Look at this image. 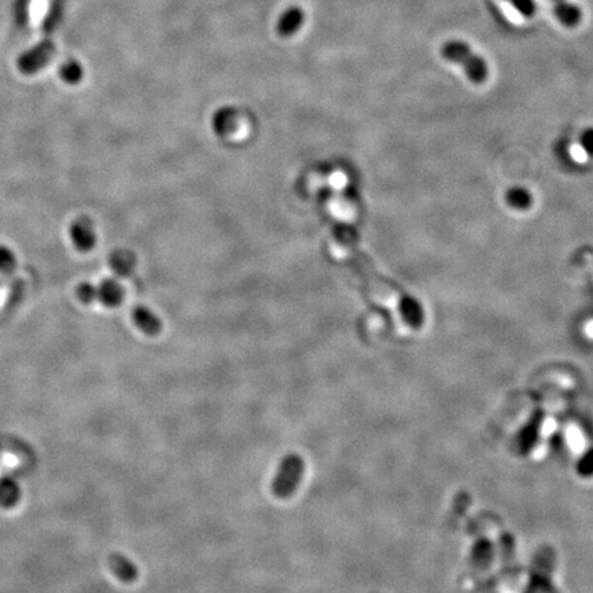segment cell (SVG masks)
Wrapping results in <instances>:
<instances>
[{"instance_id":"obj_1","label":"cell","mask_w":593,"mask_h":593,"mask_svg":"<svg viewBox=\"0 0 593 593\" xmlns=\"http://www.w3.org/2000/svg\"><path fill=\"white\" fill-rule=\"evenodd\" d=\"M441 57L458 65L474 84H483L489 77V66L471 46L463 40H448L441 47Z\"/></svg>"},{"instance_id":"obj_2","label":"cell","mask_w":593,"mask_h":593,"mask_svg":"<svg viewBox=\"0 0 593 593\" xmlns=\"http://www.w3.org/2000/svg\"><path fill=\"white\" fill-rule=\"evenodd\" d=\"M305 473V461L295 453L286 455L276 471V476L272 479L271 490L273 496L278 498H288L294 495L298 489Z\"/></svg>"},{"instance_id":"obj_3","label":"cell","mask_w":593,"mask_h":593,"mask_svg":"<svg viewBox=\"0 0 593 593\" xmlns=\"http://www.w3.org/2000/svg\"><path fill=\"white\" fill-rule=\"evenodd\" d=\"M56 51L54 44L50 40L40 41L38 46L23 53L17 61L19 72L23 75H35L40 72L53 57Z\"/></svg>"},{"instance_id":"obj_4","label":"cell","mask_w":593,"mask_h":593,"mask_svg":"<svg viewBox=\"0 0 593 593\" xmlns=\"http://www.w3.org/2000/svg\"><path fill=\"white\" fill-rule=\"evenodd\" d=\"M498 4L505 19L514 23H520L536 16L537 4L535 0H498Z\"/></svg>"},{"instance_id":"obj_5","label":"cell","mask_w":593,"mask_h":593,"mask_svg":"<svg viewBox=\"0 0 593 593\" xmlns=\"http://www.w3.org/2000/svg\"><path fill=\"white\" fill-rule=\"evenodd\" d=\"M70 239L75 248L80 251H90L96 245V232L93 223L88 219H77L70 226Z\"/></svg>"},{"instance_id":"obj_6","label":"cell","mask_w":593,"mask_h":593,"mask_svg":"<svg viewBox=\"0 0 593 593\" xmlns=\"http://www.w3.org/2000/svg\"><path fill=\"white\" fill-rule=\"evenodd\" d=\"M305 21V13L300 6H290L279 16L276 22V32L282 38L295 35Z\"/></svg>"},{"instance_id":"obj_7","label":"cell","mask_w":593,"mask_h":593,"mask_svg":"<svg viewBox=\"0 0 593 593\" xmlns=\"http://www.w3.org/2000/svg\"><path fill=\"white\" fill-rule=\"evenodd\" d=\"M552 4L556 19L565 28H575L582 21V10L572 0H548Z\"/></svg>"},{"instance_id":"obj_8","label":"cell","mask_w":593,"mask_h":593,"mask_svg":"<svg viewBox=\"0 0 593 593\" xmlns=\"http://www.w3.org/2000/svg\"><path fill=\"white\" fill-rule=\"evenodd\" d=\"M107 563H109L112 573L125 584H132L139 577V570L136 565L131 559H128L122 554H118V552L112 554L107 559Z\"/></svg>"},{"instance_id":"obj_9","label":"cell","mask_w":593,"mask_h":593,"mask_svg":"<svg viewBox=\"0 0 593 593\" xmlns=\"http://www.w3.org/2000/svg\"><path fill=\"white\" fill-rule=\"evenodd\" d=\"M98 300L110 308L120 305L124 300V288L115 279H106L98 286Z\"/></svg>"},{"instance_id":"obj_10","label":"cell","mask_w":593,"mask_h":593,"mask_svg":"<svg viewBox=\"0 0 593 593\" xmlns=\"http://www.w3.org/2000/svg\"><path fill=\"white\" fill-rule=\"evenodd\" d=\"M135 325L147 335H157L161 331V322L146 306H137L132 313Z\"/></svg>"},{"instance_id":"obj_11","label":"cell","mask_w":593,"mask_h":593,"mask_svg":"<svg viewBox=\"0 0 593 593\" xmlns=\"http://www.w3.org/2000/svg\"><path fill=\"white\" fill-rule=\"evenodd\" d=\"M135 264V256L128 250H117L109 258L110 268L113 269V272L118 276L131 275L134 272Z\"/></svg>"},{"instance_id":"obj_12","label":"cell","mask_w":593,"mask_h":593,"mask_svg":"<svg viewBox=\"0 0 593 593\" xmlns=\"http://www.w3.org/2000/svg\"><path fill=\"white\" fill-rule=\"evenodd\" d=\"M235 112L233 109H220L213 117V128L219 135H229L235 128Z\"/></svg>"},{"instance_id":"obj_13","label":"cell","mask_w":593,"mask_h":593,"mask_svg":"<svg viewBox=\"0 0 593 593\" xmlns=\"http://www.w3.org/2000/svg\"><path fill=\"white\" fill-rule=\"evenodd\" d=\"M59 76L62 78V81H65L66 84L76 85L84 77V69H83V66L78 61L72 59V61H68L62 65V68L59 70Z\"/></svg>"},{"instance_id":"obj_14","label":"cell","mask_w":593,"mask_h":593,"mask_svg":"<svg viewBox=\"0 0 593 593\" xmlns=\"http://www.w3.org/2000/svg\"><path fill=\"white\" fill-rule=\"evenodd\" d=\"M19 267V260L14 250L6 245H0V272L11 275Z\"/></svg>"},{"instance_id":"obj_15","label":"cell","mask_w":593,"mask_h":593,"mask_svg":"<svg viewBox=\"0 0 593 593\" xmlns=\"http://www.w3.org/2000/svg\"><path fill=\"white\" fill-rule=\"evenodd\" d=\"M507 199H508V202L514 208H518V209H525L532 202L530 194L526 191V190H523V189H514V190H511V191L508 192V195H507Z\"/></svg>"},{"instance_id":"obj_16","label":"cell","mask_w":593,"mask_h":593,"mask_svg":"<svg viewBox=\"0 0 593 593\" xmlns=\"http://www.w3.org/2000/svg\"><path fill=\"white\" fill-rule=\"evenodd\" d=\"M76 294L83 304H93L98 300V288L90 282H84L77 286Z\"/></svg>"},{"instance_id":"obj_17","label":"cell","mask_w":593,"mask_h":593,"mask_svg":"<svg viewBox=\"0 0 593 593\" xmlns=\"http://www.w3.org/2000/svg\"><path fill=\"white\" fill-rule=\"evenodd\" d=\"M582 143H584V147L588 150V152H591L593 153V131L592 130H589V131H587L584 136H582Z\"/></svg>"},{"instance_id":"obj_18","label":"cell","mask_w":593,"mask_h":593,"mask_svg":"<svg viewBox=\"0 0 593 593\" xmlns=\"http://www.w3.org/2000/svg\"><path fill=\"white\" fill-rule=\"evenodd\" d=\"M1 461H3V464H4L6 467H9V468L16 467V466L19 464V460H17V458H16L14 455H11V453H4V455H3V458H1Z\"/></svg>"}]
</instances>
